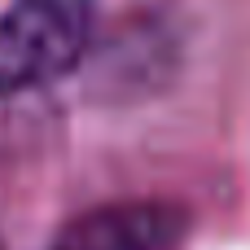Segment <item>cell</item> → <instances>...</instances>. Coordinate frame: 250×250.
I'll use <instances>...</instances> for the list:
<instances>
[{"label":"cell","mask_w":250,"mask_h":250,"mask_svg":"<svg viewBox=\"0 0 250 250\" xmlns=\"http://www.w3.org/2000/svg\"><path fill=\"white\" fill-rule=\"evenodd\" d=\"M92 35V0H0V97L75 70Z\"/></svg>","instance_id":"1"},{"label":"cell","mask_w":250,"mask_h":250,"mask_svg":"<svg viewBox=\"0 0 250 250\" xmlns=\"http://www.w3.org/2000/svg\"><path fill=\"white\" fill-rule=\"evenodd\" d=\"M185 215L163 202L97 207L62 229L53 250H180Z\"/></svg>","instance_id":"2"}]
</instances>
